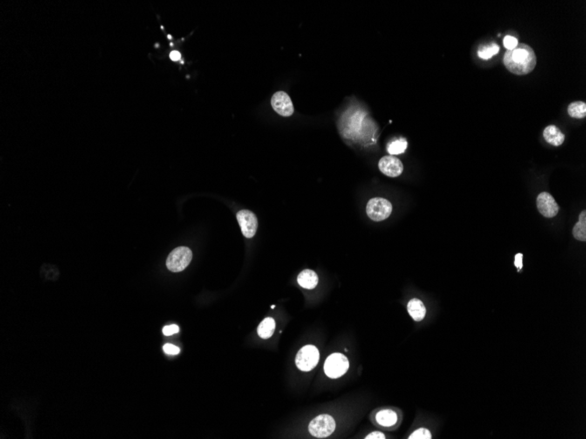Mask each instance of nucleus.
Masks as SVG:
<instances>
[{
  "mask_svg": "<svg viewBox=\"0 0 586 439\" xmlns=\"http://www.w3.org/2000/svg\"><path fill=\"white\" fill-rule=\"evenodd\" d=\"M503 63L511 73L517 76H525L531 73L537 63L534 49L530 46L520 43L513 50H507Z\"/></svg>",
  "mask_w": 586,
  "mask_h": 439,
  "instance_id": "f257e3e1",
  "label": "nucleus"
},
{
  "mask_svg": "<svg viewBox=\"0 0 586 439\" xmlns=\"http://www.w3.org/2000/svg\"><path fill=\"white\" fill-rule=\"evenodd\" d=\"M192 260V250L186 247H179L168 256L166 266L171 272H181L188 267Z\"/></svg>",
  "mask_w": 586,
  "mask_h": 439,
  "instance_id": "f03ea898",
  "label": "nucleus"
},
{
  "mask_svg": "<svg viewBox=\"0 0 586 439\" xmlns=\"http://www.w3.org/2000/svg\"><path fill=\"white\" fill-rule=\"evenodd\" d=\"M349 359L342 353H333L328 357L324 365L325 373L331 379L342 377L349 370Z\"/></svg>",
  "mask_w": 586,
  "mask_h": 439,
  "instance_id": "7ed1b4c3",
  "label": "nucleus"
},
{
  "mask_svg": "<svg viewBox=\"0 0 586 439\" xmlns=\"http://www.w3.org/2000/svg\"><path fill=\"white\" fill-rule=\"evenodd\" d=\"M392 211V205L387 199L375 197L367 203L366 212L370 220L379 222L388 218Z\"/></svg>",
  "mask_w": 586,
  "mask_h": 439,
  "instance_id": "20e7f679",
  "label": "nucleus"
},
{
  "mask_svg": "<svg viewBox=\"0 0 586 439\" xmlns=\"http://www.w3.org/2000/svg\"><path fill=\"white\" fill-rule=\"evenodd\" d=\"M295 360L300 371L309 372L317 366L320 360V352L314 345H306L299 351Z\"/></svg>",
  "mask_w": 586,
  "mask_h": 439,
  "instance_id": "39448f33",
  "label": "nucleus"
},
{
  "mask_svg": "<svg viewBox=\"0 0 586 439\" xmlns=\"http://www.w3.org/2000/svg\"><path fill=\"white\" fill-rule=\"evenodd\" d=\"M335 420L329 415H321L315 417L309 424L311 435L318 438H324L332 435L335 429Z\"/></svg>",
  "mask_w": 586,
  "mask_h": 439,
  "instance_id": "423d86ee",
  "label": "nucleus"
},
{
  "mask_svg": "<svg viewBox=\"0 0 586 439\" xmlns=\"http://www.w3.org/2000/svg\"><path fill=\"white\" fill-rule=\"evenodd\" d=\"M236 217L244 237H254L258 227V220L255 214L248 209H242L237 213Z\"/></svg>",
  "mask_w": 586,
  "mask_h": 439,
  "instance_id": "0eeeda50",
  "label": "nucleus"
},
{
  "mask_svg": "<svg viewBox=\"0 0 586 439\" xmlns=\"http://www.w3.org/2000/svg\"><path fill=\"white\" fill-rule=\"evenodd\" d=\"M271 105L274 111L283 117H290L294 112L291 99L289 95L283 91H278L273 95Z\"/></svg>",
  "mask_w": 586,
  "mask_h": 439,
  "instance_id": "6e6552de",
  "label": "nucleus"
},
{
  "mask_svg": "<svg viewBox=\"0 0 586 439\" xmlns=\"http://www.w3.org/2000/svg\"><path fill=\"white\" fill-rule=\"evenodd\" d=\"M537 208L542 216L548 218H552L559 212V205L555 202V198L548 192H541L538 195Z\"/></svg>",
  "mask_w": 586,
  "mask_h": 439,
  "instance_id": "1a4fd4ad",
  "label": "nucleus"
},
{
  "mask_svg": "<svg viewBox=\"0 0 586 439\" xmlns=\"http://www.w3.org/2000/svg\"><path fill=\"white\" fill-rule=\"evenodd\" d=\"M378 167L383 174L389 177H398L403 173L404 166L397 157L384 156L378 162Z\"/></svg>",
  "mask_w": 586,
  "mask_h": 439,
  "instance_id": "9d476101",
  "label": "nucleus"
},
{
  "mask_svg": "<svg viewBox=\"0 0 586 439\" xmlns=\"http://www.w3.org/2000/svg\"><path fill=\"white\" fill-rule=\"evenodd\" d=\"M545 140L555 146H561L565 140L564 134L561 132L557 126L554 125L547 126L543 131Z\"/></svg>",
  "mask_w": 586,
  "mask_h": 439,
  "instance_id": "9b49d317",
  "label": "nucleus"
},
{
  "mask_svg": "<svg viewBox=\"0 0 586 439\" xmlns=\"http://www.w3.org/2000/svg\"><path fill=\"white\" fill-rule=\"evenodd\" d=\"M318 282L319 277L317 274L310 269H305L298 276V283L300 286L307 290H314L317 286Z\"/></svg>",
  "mask_w": 586,
  "mask_h": 439,
  "instance_id": "f8f14e48",
  "label": "nucleus"
},
{
  "mask_svg": "<svg viewBox=\"0 0 586 439\" xmlns=\"http://www.w3.org/2000/svg\"><path fill=\"white\" fill-rule=\"evenodd\" d=\"M407 310L408 313L412 319L417 322L423 320V318L426 316V308L424 303L418 299V298H413V299L410 300L408 304H407Z\"/></svg>",
  "mask_w": 586,
  "mask_h": 439,
  "instance_id": "ddd939ff",
  "label": "nucleus"
},
{
  "mask_svg": "<svg viewBox=\"0 0 586 439\" xmlns=\"http://www.w3.org/2000/svg\"><path fill=\"white\" fill-rule=\"evenodd\" d=\"M376 419L381 426L391 427L394 425L398 421V415L396 412L391 409H384L377 413Z\"/></svg>",
  "mask_w": 586,
  "mask_h": 439,
  "instance_id": "4468645a",
  "label": "nucleus"
},
{
  "mask_svg": "<svg viewBox=\"0 0 586 439\" xmlns=\"http://www.w3.org/2000/svg\"><path fill=\"white\" fill-rule=\"evenodd\" d=\"M275 328H276V323L272 317L264 318L262 321V323L259 324L258 329H257L259 337L262 339H267V338L272 337L273 333L275 331Z\"/></svg>",
  "mask_w": 586,
  "mask_h": 439,
  "instance_id": "2eb2a0df",
  "label": "nucleus"
},
{
  "mask_svg": "<svg viewBox=\"0 0 586 439\" xmlns=\"http://www.w3.org/2000/svg\"><path fill=\"white\" fill-rule=\"evenodd\" d=\"M573 236L579 241H586V211L583 210L580 213L579 221L573 228Z\"/></svg>",
  "mask_w": 586,
  "mask_h": 439,
  "instance_id": "dca6fc26",
  "label": "nucleus"
},
{
  "mask_svg": "<svg viewBox=\"0 0 586 439\" xmlns=\"http://www.w3.org/2000/svg\"><path fill=\"white\" fill-rule=\"evenodd\" d=\"M568 113L573 119H583L586 117V104L583 101L573 102L568 106Z\"/></svg>",
  "mask_w": 586,
  "mask_h": 439,
  "instance_id": "f3484780",
  "label": "nucleus"
},
{
  "mask_svg": "<svg viewBox=\"0 0 586 439\" xmlns=\"http://www.w3.org/2000/svg\"><path fill=\"white\" fill-rule=\"evenodd\" d=\"M499 51V46L495 43L489 45H482L478 49V55L481 59L488 60L497 55Z\"/></svg>",
  "mask_w": 586,
  "mask_h": 439,
  "instance_id": "a211bd4d",
  "label": "nucleus"
},
{
  "mask_svg": "<svg viewBox=\"0 0 586 439\" xmlns=\"http://www.w3.org/2000/svg\"><path fill=\"white\" fill-rule=\"evenodd\" d=\"M406 147H407V141L404 138H401V139L394 140L389 144L387 146V151L391 155L400 154V153H405Z\"/></svg>",
  "mask_w": 586,
  "mask_h": 439,
  "instance_id": "6ab92c4d",
  "label": "nucleus"
},
{
  "mask_svg": "<svg viewBox=\"0 0 586 439\" xmlns=\"http://www.w3.org/2000/svg\"><path fill=\"white\" fill-rule=\"evenodd\" d=\"M409 439H431L432 438V435L430 433L429 430L427 429H424V428H420V429H417L414 432L410 435L408 437Z\"/></svg>",
  "mask_w": 586,
  "mask_h": 439,
  "instance_id": "aec40b11",
  "label": "nucleus"
},
{
  "mask_svg": "<svg viewBox=\"0 0 586 439\" xmlns=\"http://www.w3.org/2000/svg\"><path fill=\"white\" fill-rule=\"evenodd\" d=\"M503 43H504V46H505V48L507 50H513V49H515L517 46H518L519 42H518V40L515 37L510 36V35H506V37L504 38Z\"/></svg>",
  "mask_w": 586,
  "mask_h": 439,
  "instance_id": "412c9836",
  "label": "nucleus"
},
{
  "mask_svg": "<svg viewBox=\"0 0 586 439\" xmlns=\"http://www.w3.org/2000/svg\"><path fill=\"white\" fill-rule=\"evenodd\" d=\"M164 351L167 354L178 355V353L180 352V349L178 346H176V345H171V344H165L164 345Z\"/></svg>",
  "mask_w": 586,
  "mask_h": 439,
  "instance_id": "4be33fe9",
  "label": "nucleus"
},
{
  "mask_svg": "<svg viewBox=\"0 0 586 439\" xmlns=\"http://www.w3.org/2000/svg\"><path fill=\"white\" fill-rule=\"evenodd\" d=\"M163 332L165 336H171V335H174L179 332V327L176 324L166 325L163 329Z\"/></svg>",
  "mask_w": 586,
  "mask_h": 439,
  "instance_id": "5701e85b",
  "label": "nucleus"
},
{
  "mask_svg": "<svg viewBox=\"0 0 586 439\" xmlns=\"http://www.w3.org/2000/svg\"><path fill=\"white\" fill-rule=\"evenodd\" d=\"M366 439H384V433L380 432V431H374V432L370 433L368 436L365 437Z\"/></svg>",
  "mask_w": 586,
  "mask_h": 439,
  "instance_id": "b1692460",
  "label": "nucleus"
},
{
  "mask_svg": "<svg viewBox=\"0 0 586 439\" xmlns=\"http://www.w3.org/2000/svg\"><path fill=\"white\" fill-rule=\"evenodd\" d=\"M522 259H523V255H521V254H518V255H515L514 265H515V267L518 269H522V266H523V264H522Z\"/></svg>",
  "mask_w": 586,
  "mask_h": 439,
  "instance_id": "393cba45",
  "label": "nucleus"
},
{
  "mask_svg": "<svg viewBox=\"0 0 586 439\" xmlns=\"http://www.w3.org/2000/svg\"><path fill=\"white\" fill-rule=\"evenodd\" d=\"M171 59L173 60V61H178V60L180 58V54H179L178 52H177V51H174V52L171 53Z\"/></svg>",
  "mask_w": 586,
  "mask_h": 439,
  "instance_id": "a878e982",
  "label": "nucleus"
}]
</instances>
